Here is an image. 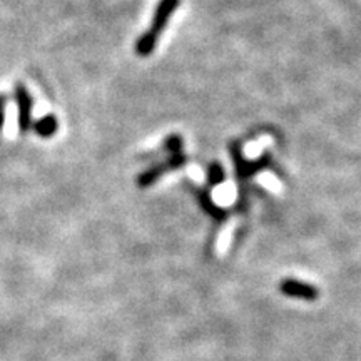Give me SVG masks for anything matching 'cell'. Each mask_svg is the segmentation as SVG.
<instances>
[{"instance_id":"4","label":"cell","mask_w":361,"mask_h":361,"mask_svg":"<svg viewBox=\"0 0 361 361\" xmlns=\"http://www.w3.org/2000/svg\"><path fill=\"white\" fill-rule=\"evenodd\" d=\"M184 162V157L183 156H173L169 159V162L168 164H161V166H156V168H152L151 171H146V173H144L141 178H139V186H142V188H146V186H149V184L151 183H154V180L159 178V176L164 173L166 169L168 168H178V166H180Z\"/></svg>"},{"instance_id":"2","label":"cell","mask_w":361,"mask_h":361,"mask_svg":"<svg viewBox=\"0 0 361 361\" xmlns=\"http://www.w3.org/2000/svg\"><path fill=\"white\" fill-rule=\"evenodd\" d=\"M279 291L288 298H296L303 301H316L319 298V291L313 284L298 281V279H284L279 284Z\"/></svg>"},{"instance_id":"1","label":"cell","mask_w":361,"mask_h":361,"mask_svg":"<svg viewBox=\"0 0 361 361\" xmlns=\"http://www.w3.org/2000/svg\"><path fill=\"white\" fill-rule=\"evenodd\" d=\"M178 7H179V0H161L159 6L156 8L151 29H149L144 35H141V39H139L137 44H135V52H137L139 56L146 57L154 51L157 39H159V35L162 32H164V27L168 24L171 13H173Z\"/></svg>"},{"instance_id":"5","label":"cell","mask_w":361,"mask_h":361,"mask_svg":"<svg viewBox=\"0 0 361 361\" xmlns=\"http://www.w3.org/2000/svg\"><path fill=\"white\" fill-rule=\"evenodd\" d=\"M57 130V117L56 116H45L35 124V133L42 137H51V135Z\"/></svg>"},{"instance_id":"6","label":"cell","mask_w":361,"mask_h":361,"mask_svg":"<svg viewBox=\"0 0 361 361\" xmlns=\"http://www.w3.org/2000/svg\"><path fill=\"white\" fill-rule=\"evenodd\" d=\"M7 99L6 97H0V129L4 126V106H6Z\"/></svg>"},{"instance_id":"3","label":"cell","mask_w":361,"mask_h":361,"mask_svg":"<svg viewBox=\"0 0 361 361\" xmlns=\"http://www.w3.org/2000/svg\"><path fill=\"white\" fill-rule=\"evenodd\" d=\"M16 99L19 104V128L20 133H27L32 128V97L29 90L22 84H17L16 87Z\"/></svg>"}]
</instances>
